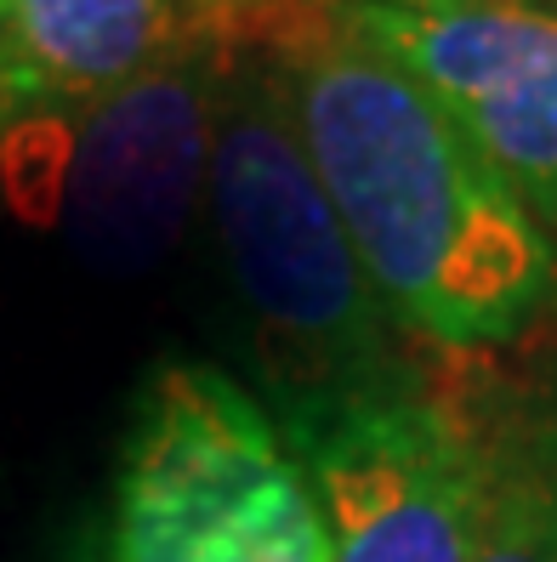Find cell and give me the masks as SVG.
Listing matches in <instances>:
<instances>
[{
    "instance_id": "obj_11",
    "label": "cell",
    "mask_w": 557,
    "mask_h": 562,
    "mask_svg": "<svg viewBox=\"0 0 557 562\" xmlns=\"http://www.w3.org/2000/svg\"><path fill=\"white\" fill-rule=\"evenodd\" d=\"M12 125V114H7V103H0V131H7Z\"/></svg>"
},
{
    "instance_id": "obj_5",
    "label": "cell",
    "mask_w": 557,
    "mask_h": 562,
    "mask_svg": "<svg viewBox=\"0 0 557 562\" xmlns=\"http://www.w3.org/2000/svg\"><path fill=\"white\" fill-rule=\"evenodd\" d=\"M433 97L557 245V12L546 0H336Z\"/></svg>"
},
{
    "instance_id": "obj_2",
    "label": "cell",
    "mask_w": 557,
    "mask_h": 562,
    "mask_svg": "<svg viewBox=\"0 0 557 562\" xmlns=\"http://www.w3.org/2000/svg\"><path fill=\"white\" fill-rule=\"evenodd\" d=\"M205 205L285 404L404 381L392 313L308 159L274 52L245 63L222 46Z\"/></svg>"
},
{
    "instance_id": "obj_7",
    "label": "cell",
    "mask_w": 557,
    "mask_h": 562,
    "mask_svg": "<svg viewBox=\"0 0 557 562\" xmlns=\"http://www.w3.org/2000/svg\"><path fill=\"white\" fill-rule=\"evenodd\" d=\"M205 29V0H0V103L12 120H69Z\"/></svg>"
},
{
    "instance_id": "obj_12",
    "label": "cell",
    "mask_w": 557,
    "mask_h": 562,
    "mask_svg": "<svg viewBox=\"0 0 557 562\" xmlns=\"http://www.w3.org/2000/svg\"><path fill=\"white\" fill-rule=\"evenodd\" d=\"M546 7H552V12H557V0H546Z\"/></svg>"
},
{
    "instance_id": "obj_1",
    "label": "cell",
    "mask_w": 557,
    "mask_h": 562,
    "mask_svg": "<svg viewBox=\"0 0 557 562\" xmlns=\"http://www.w3.org/2000/svg\"><path fill=\"white\" fill-rule=\"evenodd\" d=\"M274 57L392 324L444 352L530 341L557 313V245L461 125L336 7L285 12Z\"/></svg>"
},
{
    "instance_id": "obj_4",
    "label": "cell",
    "mask_w": 557,
    "mask_h": 562,
    "mask_svg": "<svg viewBox=\"0 0 557 562\" xmlns=\"http://www.w3.org/2000/svg\"><path fill=\"white\" fill-rule=\"evenodd\" d=\"M274 420L313 483L331 562H472V415L438 404L404 375L279 404Z\"/></svg>"
},
{
    "instance_id": "obj_10",
    "label": "cell",
    "mask_w": 557,
    "mask_h": 562,
    "mask_svg": "<svg viewBox=\"0 0 557 562\" xmlns=\"http://www.w3.org/2000/svg\"><path fill=\"white\" fill-rule=\"evenodd\" d=\"M75 562H109V557H91V546H86V551H80V557H75Z\"/></svg>"
},
{
    "instance_id": "obj_8",
    "label": "cell",
    "mask_w": 557,
    "mask_h": 562,
    "mask_svg": "<svg viewBox=\"0 0 557 562\" xmlns=\"http://www.w3.org/2000/svg\"><path fill=\"white\" fill-rule=\"evenodd\" d=\"M472 562H557V381L506 386L472 415Z\"/></svg>"
},
{
    "instance_id": "obj_6",
    "label": "cell",
    "mask_w": 557,
    "mask_h": 562,
    "mask_svg": "<svg viewBox=\"0 0 557 562\" xmlns=\"http://www.w3.org/2000/svg\"><path fill=\"white\" fill-rule=\"evenodd\" d=\"M222 80V35L211 29L143 80L69 114L57 200L69 239L97 268H148L182 234L193 193L205 188L211 120Z\"/></svg>"
},
{
    "instance_id": "obj_3",
    "label": "cell",
    "mask_w": 557,
    "mask_h": 562,
    "mask_svg": "<svg viewBox=\"0 0 557 562\" xmlns=\"http://www.w3.org/2000/svg\"><path fill=\"white\" fill-rule=\"evenodd\" d=\"M109 562H331L302 460L216 363H154L120 449Z\"/></svg>"
},
{
    "instance_id": "obj_9",
    "label": "cell",
    "mask_w": 557,
    "mask_h": 562,
    "mask_svg": "<svg viewBox=\"0 0 557 562\" xmlns=\"http://www.w3.org/2000/svg\"><path fill=\"white\" fill-rule=\"evenodd\" d=\"M222 18H261V12H302V7H336V0H205Z\"/></svg>"
}]
</instances>
